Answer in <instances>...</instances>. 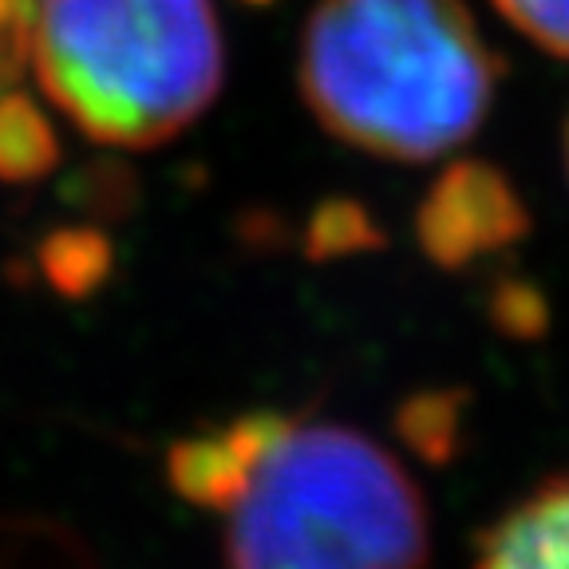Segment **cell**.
Here are the masks:
<instances>
[{"instance_id": "7c38bea8", "label": "cell", "mask_w": 569, "mask_h": 569, "mask_svg": "<svg viewBox=\"0 0 569 569\" xmlns=\"http://www.w3.org/2000/svg\"><path fill=\"white\" fill-rule=\"evenodd\" d=\"M495 4L533 44L569 60V0H495Z\"/></svg>"}, {"instance_id": "4fadbf2b", "label": "cell", "mask_w": 569, "mask_h": 569, "mask_svg": "<svg viewBox=\"0 0 569 569\" xmlns=\"http://www.w3.org/2000/svg\"><path fill=\"white\" fill-rule=\"evenodd\" d=\"M566 162H569V127H566Z\"/></svg>"}, {"instance_id": "52a82bcc", "label": "cell", "mask_w": 569, "mask_h": 569, "mask_svg": "<svg viewBox=\"0 0 569 569\" xmlns=\"http://www.w3.org/2000/svg\"><path fill=\"white\" fill-rule=\"evenodd\" d=\"M60 162V134L20 91H0V182H40Z\"/></svg>"}, {"instance_id": "6da1fadb", "label": "cell", "mask_w": 569, "mask_h": 569, "mask_svg": "<svg viewBox=\"0 0 569 569\" xmlns=\"http://www.w3.org/2000/svg\"><path fill=\"white\" fill-rule=\"evenodd\" d=\"M498 56L462 0H320L301 40V96L360 151L427 162L487 119Z\"/></svg>"}, {"instance_id": "9a60e30c", "label": "cell", "mask_w": 569, "mask_h": 569, "mask_svg": "<svg viewBox=\"0 0 569 569\" xmlns=\"http://www.w3.org/2000/svg\"><path fill=\"white\" fill-rule=\"evenodd\" d=\"M0 91H4V88H0Z\"/></svg>"}, {"instance_id": "9c48e42d", "label": "cell", "mask_w": 569, "mask_h": 569, "mask_svg": "<svg viewBox=\"0 0 569 569\" xmlns=\"http://www.w3.org/2000/svg\"><path fill=\"white\" fill-rule=\"evenodd\" d=\"M467 391H419L411 400L400 403L396 411V436L411 447L423 462H443L455 459L462 439V411H467Z\"/></svg>"}, {"instance_id": "5bb4252c", "label": "cell", "mask_w": 569, "mask_h": 569, "mask_svg": "<svg viewBox=\"0 0 569 569\" xmlns=\"http://www.w3.org/2000/svg\"><path fill=\"white\" fill-rule=\"evenodd\" d=\"M258 4H266V0H258Z\"/></svg>"}, {"instance_id": "277c9868", "label": "cell", "mask_w": 569, "mask_h": 569, "mask_svg": "<svg viewBox=\"0 0 569 569\" xmlns=\"http://www.w3.org/2000/svg\"><path fill=\"white\" fill-rule=\"evenodd\" d=\"M530 230L518 190L498 167L459 159L439 174L416 213L423 253L443 269H462L487 253H502Z\"/></svg>"}, {"instance_id": "7a4b0ae2", "label": "cell", "mask_w": 569, "mask_h": 569, "mask_svg": "<svg viewBox=\"0 0 569 569\" xmlns=\"http://www.w3.org/2000/svg\"><path fill=\"white\" fill-rule=\"evenodd\" d=\"M32 68L88 139L159 147L218 99L222 28L210 0H32Z\"/></svg>"}, {"instance_id": "8992f818", "label": "cell", "mask_w": 569, "mask_h": 569, "mask_svg": "<svg viewBox=\"0 0 569 569\" xmlns=\"http://www.w3.org/2000/svg\"><path fill=\"white\" fill-rule=\"evenodd\" d=\"M475 569H569V475L490 526Z\"/></svg>"}, {"instance_id": "8fae6325", "label": "cell", "mask_w": 569, "mask_h": 569, "mask_svg": "<svg viewBox=\"0 0 569 569\" xmlns=\"http://www.w3.org/2000/svg\"><path fill=\"white\" fill-rule=\"evenodd\" d=\"M490 320L498 332H507L515 340H538L550 329V305H546L542 289L530 281H498L487 305Z\"/></svg>"}, {"instance_id": "ba28073f", "label": "cell", "mask_w": 569, "mask_h": 569, "mask_svg": "<svg viewBox=\"0 0 569 569\" xmlns=\"http://www.w3.org/2000/svg\"><path fill=\"white\" fill-rule=\"evenodd\" d=\"M36 266L60 297L83 301L111 277L116 249L99 226H60L40 241Z\"/></svg>"}, {"instance_id": "30bf717a", "label": "cell", "mask_w": 569, "mask_h": 569, "mask_svg": "<svg viewBox=\"0 0 569 569\" xmlns=\"http://www.w3.org/2000/svg\"><path fill=\"white\" fill-rule=\"evenodd\" d=\"M301 246L309 261H337V258H352V253H368V249H380L383 233L360 202H352V198H329V202H320L312 210Z\"/></svg>"}, {"instance_id": "5b68a950", "label": "cell", "mask_w": 569, "mask_h": 569, "mask_svg": "<svg viewBox=\"0 0 569 569\" xmlns=\"http://www.w3.org/2000/svg\"><path fill=\"white\" fill-rule=\"evenodd\" d=\"M281 411H249L222 431L182 439L167 455V479L178 498L202 510H230L246 495L258 462L289 431Z\"/></svg>"}, {"instance_id": "3957f363", "label": "cell", "mask_w": 569, "mask_h": 569, "mask_svg": "<svg viewBox=\"0 0 569 569\" xmlns=\"http://www.w3.org/2000/svg\"><path fill=\"white\" fill-rule=\"evenodd\" d=\"M226 522V569H423L427 510L403 467L340 423H289Z\"/></svg>"}]
</instances>
